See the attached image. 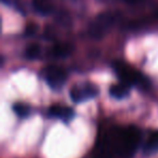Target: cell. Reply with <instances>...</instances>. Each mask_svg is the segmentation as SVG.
Returning a JSON list of instances; mask_svg holds the SVG:
<instances>
[{"mask_svg": "<svg viewBox=\"0 0 158 158\" xmlns=\"http://www.w3.org/2000/svg\"><path fill=\"white\" fill-rule=\"evenodd\" d=\"M117 154L119 157L130 158L136 152L141 141V131L136 127H127L125 129L115 128Z\"/></svg>", "mask_w": 158, "mask_h": 158, "instance_id": "obj_1", "label": "cell"}, {"mask_svg": "<svg viewBox=\"0 0 158 158\" xmlns=\"http://www.w3.org/2000/svg\"><path fill=\"white\" fill-rule=\"evenodd\" d=\"M114 70L120 81L123 84L127 85L128 87L136 86L141 89H148L151 84L146 76L141 72L136 70L132 66L123 63V62H115L114 63Z\"/></svg>", "mask_w": 158, "mask_h": 158, "instance_id": "obj_2", "label": "cell"}, {"mask_svg": "<svg viewBox=\"0 0 158 158\" xmlns=\"http://www.w3.org/2000/svg\"><path fill=\"white\" fill-rule=\"evenodd\" d=\"M117 16L113 12L100 13L89 26V36L93 39H102L107 34V31L114 26Z\"/></svg>", "mask_w": 158, "mask_h": 158, "instance_id": "obj_3", "label": "cell"}, {"mask_svg": "<svg viewBox=\"0 0 158 158\" xmlns=\"http://www.w3.org/2000/svg\"><path fill=\"white\" fill-rule=\"evenodd\" d=\"M99 95V88L91 82H82L75 85L69 91V97L75 103H82L94 99Z\"/></svg>", "mask_w": 158, "mask_h": 158, "instance_id": "obj_4", "label": "cell"}, {"mask_svg": "<svg viewBox=\"0 0 158 158\" xmlns=\"http://www.w3.org/2000/svg\"><path fill=\"white\" fill-rule=\"evenodd\" d=\"M42 75H44V78L48 84V86L55 91L61 90L64 84L66 82V79H67V75H66L65 70L59 66L54 65L48 66L44 68Z\"/></svg>", "mask_w": 158, "mask_h": 158, "instance_id": "obj_5", "label": "cell"}, {"mask_svg": "<svg viewBox=\"0 0 158 158\" xmlns=\"http://www.w3.org/2000/svg\"><path fill=\"white\" fill-rule=\"evenodd\" d=\"M49 115L54 118L61 119L64 121H68L74 117V110L69 107L62 105H53L49 110Z\"/></svg>", "mask_w": 158, "mask_h": 158, "instance_id": "obj_6", "label": "cell"}, {"mask_svg": "<svg viewBox=\"0 0 158 158\" xmlns=\"http://www.w3.org/2000/svg\"><path fill=\"white\" fill-rule=\"evenodd\" d=\"M33 7L40 15H49L53 11V3L51 0H33Z\"/></svg>", "mask_w": 158, "mask_h": 158, "instance_id": "obj_7", "label": "cell"}, {"mask_svg": "<svg viewBox=\"0 0 158 158\" xmlns=\"http://www.w3.org/2000/svg\"><path fill=\"white\" fill-rule=\"evenodd\" d=\"M130 93V88L125 84H117L114 85V86L110 87V94L112 98L116 100H123L126 99V98L129 95Z\"/></svg>", "mask_w": 158, "mask_h": 158, "instance_id": "obj_8", "label": "cell"}, {"mask_svg": "<svg viewBox=\"0 0 158 158\" xmlns=\"http://www.w3.org/2000/svg\"><path fill=\"white\" fill-rule=\"evenodd\" d=\"M72 51L73 48L70 44H57L51 49V55L53 57H57V59H63V57H67L72 53Z\"/></svg>", "mask_w": 158, "mask_h": 158, "instance_id": "obj_9", "label": "cell"}, {"mask_svg": "<svg viewBox=\"0 0 158 158\" xmlns=\"http://www.w3.org/2000/svg\"><path fill=\"white\" fill-rule=\"evenodd\" d=\"M144 152L146 154H153L158 152V131H154L149 134L144 145Z\"/></svg>", "mask_w": 158, "mask_h": 158, "instance_id": "obj_10", "label": "cell"}, {"mask_svg": "<svg viewBox=\"0 0 158 158\" xmlns=\"http://www.w3.org/2000/svg\"><path fill=\"white\" fill-rule=\"evenodd\" d=\"M40 52H41V48H40L39 44H33L27 47L26 50H25V57L31 60V61H33V60H36L39 56Z\"/></svg>", "mask_w": 158, "mask_h": 158, "instance_id": "obj_11", "label": "cell"}, {"mask_svg": "<svg viewBox=\"0 0 158 158\" xmlns=\"http://www.w3.org/2000/svg\"><path fill=\"white\" fill-rule=\"evenodd\" d=\"M13 110L16 114V116H19L20 118H25L31 114V108L26 104L18 103L13 106Z\"/></svg>", "mask_w": 158, "mask_h": 158, "instance_id": "obj_12", "label": "cell"}, {"mask_svg": "<svg viewBox=\"0 0 158 158\" xmlns=\"http://www.w3.org/2000/svg\"><path fill=\"white\" fill-rule=\"evenodd\" d=\"M2 2L6 3V5H8V6L14 7L15 9H18L19 11H22V10H21L22 6H21L20 3H19V1H16V0H2Z\"/></svg>", "mask_w": 158, "mask_h": 158, "instance_id": "obj_13", "label": "cell"}, {"mask_svg": "<svg viewBox=\"0 0 158 158\" xmlns=\"http://www.w3.org/2000/svg\"><path fill=\"white\" fill-rule=\"evenodd\" d=\"M37 31V26H35V24H29L25 29V35L26 36H34Z\"/></svg>", "mask_w": 158, "mask_h": 158, "instance_id": "obj_14", "label": "cell"}]
</instances>
